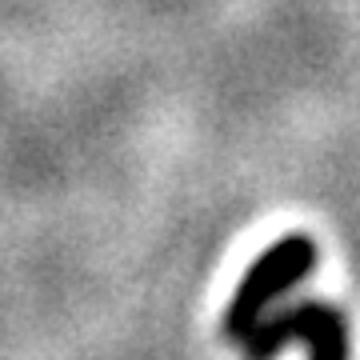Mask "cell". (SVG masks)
<instances>
[{
	"label": "cell",
	"mask_w": 360,
	"mask_h": 360,
	"mask_svg": "<svg viewBox=\"0 0 360 360\" xmlns=\"http://www.w3.org/2000/svg\"><path fill=\"white\" fill-rule=\"evenodd\" d=\"M312 260H316V248H312V240H304V236H288V240H281L276 248H269V252L248 269L240 288H236V300H232V309H229V333L232 336L252 333V324H257V316L264 312V304H269L276 292H284L292 281H300V276L312 269Z\"/></svg>",
	"instance_id": "obj_1"
},
{
	"label": "cell",
	"mask_w": 360,
	"mask_h": 360,
	"mask_svg": "<svg viewBox=\"0 0 360 360\" xmlns=\"http://www.w3.org/2000/svg\"><path fill=\"white\" fill-rule=\"evenodd\" d=\"M284 336H300L312 345V360H345V324L333 309L309 304V309H292L276 316V321L252 324L248 333V356L269 360V352L281 345Z\"/></svg>",
	"instance_id": "obj_2"
}]
</instances>
